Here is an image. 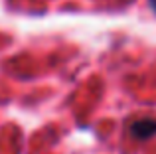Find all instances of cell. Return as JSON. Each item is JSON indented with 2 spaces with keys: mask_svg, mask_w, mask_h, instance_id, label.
Masks as SVG:
<instances>
[{
  "mask_svg": "<svg viewBox=\"0 0 156 154\" xmlns=\"http://www.w3.org/2000/svg\"><path fill=\"white\" fill-rule=\"evenodd\" d=\"M130 135L138 140H146L156 135V119H138L130 124Z\"/></svg>",
  "mask_w": 156,
  "mask_h": 154,
  "instance_id": "1",
  "label": "cell"
},
{
  "mask_svg": "<svg viewBox=\"0 0 156 154\" xmlns=\"http://www.w3.org/2000/svg\"><path fill=\"white\" fill-rule=\"evenodd\" d=\"M150 6H152L154 10H156V0H150Z\"/></svg>",
  "mask_w": 156,
  "mask_h": 154,
  "instance_id": "2",
  "label": "cell"
}]
</instances>
